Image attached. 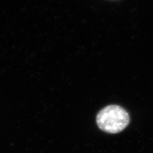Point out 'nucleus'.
Returning a JSON list of instances; mask_svg holds the SVG:
<instances>
[{"label":"nucleus","mask_w":153,"mask_h":153,"mask_svg":"<svg viewBox=\"0 0 153 153\" xmlns=\"http://www.w3.org/2000/svg\"><path fill=\"white\" fill-rule=\"evenodd\" d=\"M130 119L126 110L117 105H110L100 111L97 122L102 130L116 133L123 131L130 123Z\"/></svg>","instance_id":"1"}]
</instances>
